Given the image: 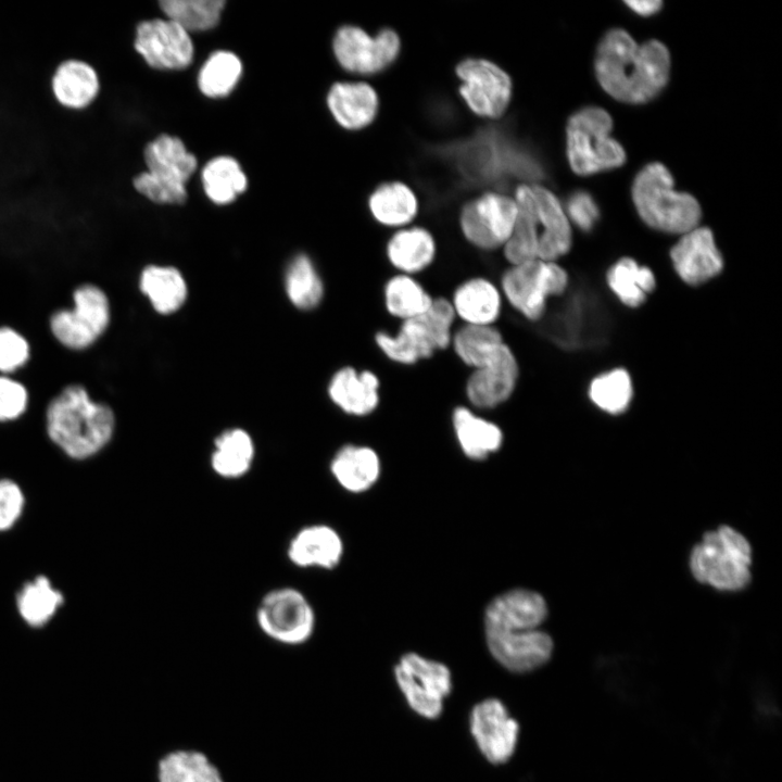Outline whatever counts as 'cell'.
<instances>
[{"label": "cell", "mask_w": 782, "mask_h": 782, "mask_svg": "<svg viewBox=\"0 0 782 782\" xmlns=\"http://www.w3.org/2000/svg\"><path fill=\"white\" fill-rule=\"evenodd\" d=\"M384 253L393 273L418 277L433 265L438 248L428 229L406 226L389 238Z\"/></svg>", "instance_id": "cb8c5ba5"}, {"label": "cell", "mask_w": 782, "mask_h": 782, "mask_svg": "<svg viewBox=\"0 0 782 782\" xmlns=\"http://www.w3.org/2000/svg\"><path fill=\"white\" fill-rule=\"evenodd\" d=\"M451 421L462 452L470 459H485L503 445L502 428L467 404L453 407Z\"/></svg>", "instance_id": "4316f807"}, {"label": "cell", "mask_w": 782, "mask_h": 782, "mask_svg": "<svg viewBox=\"0 0 782 782\" xmlns=\"http://www.w3.org/2000/svg\"><path fill=\"white\" fill-rule=\"evenodd\" d=\"M609 114L596 106L575 113L567 125V155L572 171L591 175L620 166L626 160L622 147L609 134Z\"/></svg>", "instance_id": "ba28073f"}, {"label": "cell", "mask_w": 782, "mask_h": 782, "mask_svg": "<svg viewBox=\"0 0 782 782\" xmlns=\"http://www.w3.org/2000/svg\"><path fill=\"white\" fill-rule=\"evenodd\" d=\"M369 210L380 225L400 229L415 218L418 203L406 185L389 182L374 191L369 199Z\"/></svg>", "instance_id": "e575fe53"}, {"label": "cell", "mask_w": 782, "mask_h": 782, "mask_svg": "<svg viewBox=\"0 0 782 782\" xmlns=\"http://www.w3.org/2000/svg\"><path fill=\"white\" fill-rule=\"evenodd\" d=\"M456 324L449 298L434 295L426 313L399 323L394 332L379 329L374 333V343L389 362L413 366L449 350Z\"/></svg>", "instance_id": "3957f363"}, {"label": "cell", "mask_w": 782, "mask_h": 782, "mask_svg": "<svg viewBox=\"0 0 782 782\" xmlns=\"http://www.w3.org/2000/svg\"><path fill=\"white\" fill-rule=\"evenodd\" d=\"M497 283L505 305L524 319L537 323L545 316L548 301L565 293L569 277L557 262L537 258L506 265Z\"/></svg>", "instance_id": "8992f818"}, {"label": "cell", "mask_w": 782, "mask_h": 782, "mask_svg": "<svg viewBox=\"0 0 782 782\" xmlns=\"http://www.w3.org/2000/svg\"><path fill=\"white\" fill-rule=\"evenodd\" d=\"M631 10H633L635 13L648 16L654 13H656L659 8L661 7L660 1L656 0H645V1H627L626 2Z\"/></svg>", "instance_id": "c3c4849f"}, {"label": "cell", "mask_w": 782, "mask_h": 782, "mask_svg": "<svg viewBox=\"0 0 782 782\" xmlns=\"http://www.w3.org/2000/svg\"><path fill=\"white\" fill-rule=\"evenodd\" d=\"M27 402L28 394L23 384L0 376V420H10L22 415Z\"/></svg>", "instance_id": "f6af8a7d"}, {"label": "cell", "mask_w": 782, "mask_h": 782, "mask_svg": "<svg viewBox=\"0 0 782 782\" xmlns=\"http://www.w3.org/2000/svg\"><path fill=\"white\" fill-rule=\"evenodd\" d=\"M632 195L639 215L654 229L683 235L701 219L697 201L673 189L672 176L660 163L648 164L636 175Z\"/></svg>", "instance_id": "277c9868"}, {"label": "cell", "mask_w": 782, "mask_h": 782, "mask_svg": "<svg viewBox=\"0 0 782 782\" xmlns=\"http://www.w3.org/2000/svg\"><path fill=\"white\" fill-rule=\"evenodd\" d=\"M517 217L515 200L489 192L468 202L462 210L459 226L466 241L483 252L502 250Z\"/></svg>", "instance_id": "8fae6325"}, {"label": "cell", "mask_w": 782, "mask_h": 782, "mask_svg": "<svg viewBox=\"0 0 782 782\" xmlns=\"http://www.w3.org/2000/svg\"><path fill=\"white\" fill-rule=\"evenodd\" d=\"M547 617V605L538 592L515 589L490 602L484 615V629H538Z\"/></svg>", "instance_id": "d4e9b609"}, {"label": "cell", "mask_w": 782, "mask_h": 782, "mask_svg": "<svg viewBox=\"0 0 782 782\" xmlns=\"http://www.w3.org/2000/svg\"><path fill=\"white\" fill-rule=\"evenodd\" d=\"M74 308L61 310L51 317V330L65 346L84 349L92 344L106 329L110 305L105 293L93 285L78 287Z\"/></svg>", "instance_id": "7c38bea8"}, {"label": "cell", "mask_w": 782, "mask_h": 782, "mask_svg": "<svg viewBox=\"0 0 782 782\" xmlns=\"http://www.w3.org/2000/svg\"><path fill=\"white\" fill-rule=\"evenodd\" d=\"M114 425L112 409L92 401L79 384L63 389L47 409L50 439L74 458H86L99 452L110 441Z\"/></svg>", "instance_id": "7a4b0ae2"}, {"label": "cell", "mask_w": 782, "mask_h": 782, "mask_svg": "<svg viewBox=\"0 0 782 782\" xmlns=\"http://www.w3.org/2000/svg\"><path fill=\"white\" fill-rule=\"evenodd\" d=\"M140 289L161 314L177 311L187 297V285L182 275L176 268L167 266L146 267L140 277Z\"/></svg>", "instance_id": "8d00e7d4"}, {"label": "cell", "mask_w": 782, "mask_h": 782, "mask_svg": "<svg viewBox=\"0 0 782 782\" xmlns=\"http://www.w3.org/2000/svg\"><path fill=\"white\" fill-rule=\"evenodd\" d=\"M286 290L290 301L299 308L311 310L320 303L324 285L306 255H298L290 263L286 275Z\"/></svg>", "instance_id": "60d3db41"}, {"label": "cell", "mask_w": 782, "mask_h": 782, "mask_svg": "<svg viewBox=\"0 0 782 782\" xmlns=\"http://www.w3.org/2000/svg\"><path fill=\"white\" fill-rule=\"evenodd\" d=\"M567 213L568 219L584 231L591 230L600 216L596 203L584 191H578L569 198Z\"/></svg>", "instance_id": "bcb514c9"}, {"label": "cell", "mask_w": 782, "mask_h": 782, "mask_svg": "<svg viewBox=\"0 0 782 782\" xmlns=\"http://www.w3.org/2000/svg\"><path fill=\"white\" fill-rule=\"evenodd\" d=\"M485 639L494 659L516 673L540 668L550 660L554 649L552 638L539 629L485 630Z\"/></svg>", "instance_id": "ac0fdd59"}, {"label": "cell", "mask_w": 782, "mask_h": 782, "mask_svg": "<svg viewBox=\"0 0 782 782\" xmlns=\"http://www.w3.org/2000/svg\"><path fill=\"white\" fill-rule=\"evenodd\" d=\"M400 46L398 34L389 28L371 37L357 26H343L333 38L338 62L346 71L357 74L384 70L396 59Z\"/></svg>", "instance_id": "5bb4252c"}, {"label": "cell", "mask_w": 782, "mask_h": 782, "mask_svg": "<svg viewBox=\"0 0 782 782\" xmlns=\"http://www.w3.org/2000/svg\"><path fill=\"white\" fill-rule=\"evenodd\" d=\"M519 377L518 358L506 342L491 360L469 370L464 382L465 404L480 413L499 408L513 398Z\"/></svg>", "instance_id": "4fadbf2b"}, {"label": "cell", "mask_w": 782, "mask_h": 782, "mask_svg": "<svg viewBox=\"0 0 782 782\" xmlns=\"http://www.w3.org/2000/svg\"><path fill=\"white\" fill-rule=\"evenodd\" d=\"M678 276L690 286H699L715 278L723 267V258L708 228L695 227L683 234L670 251Z\"/></svg>", "instance_id": "ffe728a7"}, {"label": "cell", "mask_w": 782, "mask_h": 782, "mask_svg": "<svg viewBox=\"0 0 782 782\" xmlns=\"http://www.w3.org/2000/svg\"><path fill=\"white\" fill-rule=\"evenodd\" d=\"M588 393L591 402L601 411L619 415L626 412L632 401V380L627 370L615 368L596 376Z\"/></svg>", "instance_id": "f35d334b"}, {"label": "cell", "mask_w": 782, "mask_h": 782, "mask_svg": "<svg viewBox=\"0 0 782 782\" xmlns=\"http://www.w3.org/2000/svg\"><path fill=\"white\" fill-rule=\"evenodd\" d=\"M206 195L216 204L232 202L248 185L239 163L230 156L212 159L202 171Z\"/></svg>", "instance_id": "74e56055"}, {"label": "cell", "mask_w": 782, "mask_h": 782, "mask_svg": "<svg viewBox=\"0 0 782 782\" xmlns=\"http://www.w3.org/2000/svg\"><path fill=\"white\" fill-rule=\"evenodd\" d=\"M147 171L138 174L134 188L161 204H180L187 199L186 182L197 168V159L174 136L161 135L143 153Z\"/></svg>", "instance_id": "52a82bcc"}, {"label": "cell", "mask_w": 782, "mask_h": 782, "mask_svg": "<svg viewBox=\"0 0 782 782\" xmlns=\"http://www.w3.org/2000/svg\"><path fill=\"white\" fill-rule=\"evenodd\" d=\"M506 342L497 326L457 325L450 349L471 370L491 360Z\"/></svg>", "instance_id": "d6a6232c"}, {"label": "cell", "mask_w": 782, "mask_h": 782, "mask_svg": "<svg viewBox=\"0 0 782 782\" xmlns=\"http://www.w3.org/2000/svg\"><path fill=\"white\" fill-rule=\"evenodd\" d=\"M530 188L539 229V258L557 262L569 252L572 243L570 222L550 190L538 185Z\"/></svg>", "instance_id": "603a6c76"}, {"label": "cell", "mask_w": 782, "mask_h": 782, "mask_svg": "<svg viewBox=\"0 0 782 782\" xmlns=\"http://www.w3.org/2000/svg\"><path fill=\"white\" fill-rule=\"evenodd\" d=\"M606 281L619 301L631 308L641 306L656 287L654 273L630 257H623L607 270Z\"/></svg>", "instance_id": "d590c367"}, {"label": "cell", "mask_w": 782, "mask_h": 782, "mask_svg": "<svg viewBox=\"0 0 782 782\" xmlns=\"http://www.w3.org/2000/svg\"><path fill=\"white\" fill-rule=\"evenodd\" d=\"M62 602V594L45 577L27 583L17 596L20 614L30 626L46 623Z\"/></svg>", "instance_id": "7bdbcfd3"}, {"label": "cell", "mask_w": 782, "mask_h": 782, "mask_svg": "<svg viewBox=\"0 0 782 782\" xmlns=\"http://www.w3.org/2000/svg\"><path fill=\"white\" fill-rule=\"evenodd\" d=\"M394 678L414 712L426 719H437L442 714L453 688L451 671L444 664L406 653L394 667Z\"/></svg>", "instance_id": "30bf717a"}, {"label": "cell", "mask_w": 782, "mask_h": 782, "mask_svg": "<svg viewBox=\"0 0 782 782\" xmlns=\"http://www.w3.org/2000/svg\"><path fill=\"white\" fill-rule=\"evenodd\" d=\"M327 103L336 121L346 129H361L370 124L378 110V98L366 83H337L328 93Z\"/></svg>", "instance_id": "83f0119b"}, {"label": "cell", "mask_w": 782, "mask_h": 782, "mask_svg": "<svg viewBox=\"0 0 782 782\" xmlns=\"http://www.w3.org/2000/svg\"><path fill=\"white\" fill-rule=\"evenodd\" d=\"M242 74L240 59L230 51H215L205 61L198 76L202 93L211 98L231 92Z\"/></svg>", "instance_id": "ab89813d"}, {"label": "cell", "mask_w": 782, "mask_h": 782, "mask_svg": "<svg viewBox=\"0 0 782 782\" xmlns=\"http://www.w3.org/2000/svg\"><path fill=\"white\" fill-rule=\"evenodd\" d=\"M343 555L339 533L327 525H310L291 538L287 547L288 559L299 568L332 569Z\"/></svg>", "instance_id": "484cf974"}, {"label": "cell", "mask_w": 782, "mask_h": 782, "mask_svg": "<svg viewBox=\"0 0 782 782\" xmlns=\"http://www.w3.org/2000/svg\"><path fill=\"white\" fill-rule=\"evenodd\" d=\"M211 455L213 471L224 479L243 477L252 467L254 443L251 436L240 428L224 431L214 442Z\"/></svg>", "instance_id": "836d02e7"}, {"label": "cell", "mask_w": 782, "mask_h": 782, "mask_svg": "<svg viewBox=\"0 0 782 782\" xmlns=\"http://www.w3.org/2000/svg\"><path fill=\"white\" fill-rule=\"evenodd\" d=\"M54 102L71 112L92 106L101 91L100 75L93 64L81 58H66L52 71L49 83Z\"/></svg>", "instance_id": "44dd1931"}, {"label": "cell", "mask_w": 782, "mask_h": 782, "mask_svg": "<svg viewBox=\"0 0 782 782\" xmlns=\"http://www.w3.org/2000/svg\"><path fill=\"white\" fill-rule=\"evenodd\" d=\"M449 300L459 325L496 326L505 306L497 281L483 275L461 280Z\"/></svg>", "instance_id": "d6986e66"}, {"label": "cell", "mask_w": 782, "mask_h": 782, "mask_svg": "<svg viewBox=\"0 0 782 782\" xmlns=\"http://www.w3.org/2000/svg\"><path fill=\"white\" fill-rule=\"evenodd\" d=\"M330 471L343 489L361 493L377 481L380 475V458L370 446L346 444L332 457Z\"/></svg>", "instance_id": "f1b7e54d"}, {"label": "cell", "mask_w": 782, "mask_h": 782, "mask_svg": "<svg viewBox=\"0 0 782 782\" xmlns=\"http://www.w3.org/2000/svg\"><path fill=\"white\" fill-rule=\"evenodd\" d=\"M255 620L267 638L289 646L306 643L316 625L314 608L307 597L290 586L267 592L256 607Z\"/></svg>", "instance_id": "9c48e42d"}, {"label": "cell", "mask_w": 782, "mask_h": 782, "mask_svg": "<svg viewBox=\"0 0 782 782\" xmlns=\"http://www.w3.org/2000/svg\"><path fill=\"white\" fill-rule=\"evenodd\" d=\"M157 782H226L219 768L201 751L176 748L157 762Z\"/></svg>", "instance_id": "1f68e13d"}, {"label": "cell", "mask_w": 782, "mask_h": 782, "mask_svg": "<svg viewBox=\"0 0 782 782\" xmlns=\"http://www.w3.org/2000/svg\"><path fill=\"white\" fill-rule=\"evenodd\" d=\"M23 493L17 484L0 480V530L10 528L21 515Z\"/></svg>", "instance_id": "7dc6e473"}, {"label": "cell", "mask_w": 782, "mask_h": 782, "mask_svg": "<svg viewBox=\"0 0 782 782\" xmlns=\"http://www.w3.org/2000/svg\"><path fill=\"white\" fill-rule=\"evenodd\" d=\"M469 729L482 756L493 765L508 761L515 753L519 724L497 698L476 704L469 716Z\"/></svg>", "instance_id": "e0dca14e"}, {"label": "cell", "mask_w": 782, "mask_h": 782, "mask_svg": "<svg viewBox=\"0 0 782 782\" xmlns=\"http://www.w3.org/2000/svg\"><path fill=\"white\" fill-rule=\"evenodd\" d=\"M225 5L223 0H162L160 7L168 20L185 30L199 31L213 28Z\"/></svg>", "instance_id": "b9f144b4"}, {"label": "cell", "mask_w": 782, "mask_h": 782, "mask_svg": "<svg viewBox=\"0 0 782 782\" xmlns=\"http://www.w3.org/2000/svg\"><path fill=\"white\" fill-rule=\"evenodd\" d=\"M670 56L657 40L639 45L626 30L611 29L601 40L595 56L596 77L615 99L642 103L666 86Z\"/></svg>", "instance_id": "6da1fadb"}, {"label": "cell", "mask_w": 782, "mask_h": 782, "mask_svg": "<svg viewBox=\"0 0 782 782\" xmlns=\"http://www.w3.org/2000/svg\"><path fill=\"white\" fill-rule=\"evenodd\" d=\"M689 563L698 582L719 591H741L751 582V545L743 534L729 526L707 531L701 543L692 548Z\"/></svg>", "instance_id": "5b68a950"}, {"label": "cell", "mask_w": 782, "mask_h": 782, "mask_svg": "<svg viewBox=\"0 0 782 782\" xmlns=\"http://www.w3.org/2000/svg\"><path fill=\"white\" fill-rule=\"evenodd\" d=\"M134 48L149 66L157 70H181L193 58L189 33L168 18L140 22L136 27Z\"/></svg>", "instance_id": "2e32d148"}, {"label": "cell", "mask_w": 782, "mask_h": 782, "mask_svg": "<svg viewBox=\"0 0 782 782\" xmlns=\"http://www.w3.org/2000/svg\"><path fill=\"white\" fill-rule=\"evenodd\" d=\"M433 299L434 295L415 276L393 273L382 286L383 308L399 323L426 313Z\"/></svg>", "instance_id": "f546056e"}, {"label": "cell", "mask_w": 782, "mask_h": 782, "mask_svg": "<svg viewBox=\"0 0 782 782\" xmlns=\"http://www.w3.org/2000/svg\"><path fill=\"white\" fill-rule=\"evenodd\" d=\"M517 217L502 254L506 265L539 258V229L532 204L531 188L521 185L516 190Z\"/></svg>", "instance_id": "4dcf8cb0"}, {"label": "cell", "mask_w": 782, "mask_h": 782, "mask_svg": "<svg viewBox=\"0 0 782 782\" xmlns=\"http://www.w3.org/2000/svg\"><path fill=\"white\" fill-rule=\"evenodd\" d=\"M463 80L461 94L472 112L496 118L507 109L512 97V80L495 63L483 59H467L456 67Z\"/></svg>", "instance_id": "9a60e30c"}, {"label": "cell", "mask_w": 782, "mask_h": 782, "mask_svg": "<svg viewBox=\"0 0 782 782\" xmlns=\"http://www.w3.org/2000/svg\"><path fill=\"white\" fill-rule=\"evenodd\" d=\"M381 381L370 369L344 366L338 369L328 384L331 402L343 413L366 417L375 413L381 402Z\"/></svg>", "instance_id": "7402d4cb"}, {"label": "cell", "mask_w": 782, "mask_h": 782, "mask_svg": "<svg viewBox=\"0 0 782 782\" xmlns=\"http://www.w3.org/2000/svg\"><path fill=\"white\" fill-rule=\"evenodd\" d=\"M28 356L26 339L11 328H0V370L13 371L25 364Z\"/></svg>", "instance_id": "ee69618b"}]
</instances>
